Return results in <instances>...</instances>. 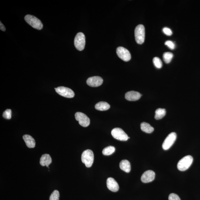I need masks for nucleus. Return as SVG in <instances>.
Listing matches in <instances>:
<instances>
[{
    "instance_id": "1",
    "label": "nucleus",
    "mask_w": 200,
    "mask_h": 200,
    "mask_svg": "<svg viewBox=\"0 0 200 200\" xmlns=\"http://www.w3.org/2000/svg\"><path fill=\"white\" fill-rule=\"evenodd\" d=\"M193 158L191 155H187L180 160L177 164V168L180 171H186L192 164Z\"/></svg>"
},
{
    "instance_id": "2",
    "label": "nucleus",
    "mask_w": 200,
    "mask_h": 200,
    "mask_svg": "<svg viewBox=\"0 0 200 200\" xmlns=\"http://www.w3.org/2000/svg\"><path fill=\"white\" fill-rule=\"evenodd\" d=\"M94 154L92 150H87L82 154L81 160L87 168H90L92 165L94 161Z\"/></svg>"
},
{
    "instance_id": "3",
    "label": "nucleus",
    "mask_w": 200,
    "mask_h": 200,
    "mask_svg": "<svg viewBox=\"0 0 200 200\" xmlns=\"http://www.w3.org/2000/svg\"><path fill=\"white\" fill-rule=\"evenodd\" d=\"M24 20L27 23L34 28L40 30L43 28V24L37 17L33 16L28 15L24 17Z\"/></svg>"
},
{
    "instance_id": "4",
    "label": "nucleus",
    "mask_w": 200,
    "mask_h": 200,
    "mask_svg": "<svg viewBox=\"0 0 200 200\" xmlns=\"http://www.w3.org/2000/svg\"><path fill=\"white\" fill-rule=\"evenodd\" d=\"M135 36L136 41L138 44L144 43L145 39V29L143 24H139L135 30Z\"/></svg>"
},
{
    "instance_id": "5",
    "label": "nucleus",
    "mask_w": 200,
    "mask_h": 200,
    "mask_svg": "<svg viewBox=\"0 0 200 200\" xmlns=\"http://www.w3.org/2000/svg\"><path fill=\"white\" fill-rule=\"evenodd\" d=\"M75 48L79 51L83 50L85 45V37L83 33H77L74 39Z\"/></svg>"
},
{
    "instance_id": "6",
    "label": "nucleus",
    "mask_w": 200,
    "mask_h": 200,
    "mask_svg": "<svg viewBox=\"0 0 200 200\" xmlns=\"http://www.w3.org/2000/svg\"><path fill=\"white\" fill-rule=\"evenodd\" d=\"M111 134L114 138L120 141H127L129 137L120 128H117L112 129Z\"/></svg>"
},
{
    "instance_id": "7",
    "label": "nucleus",
    "mask_w": 200,
    "mask_h": 200,
    "mask_svg": "<svg viewBox=\"0 0 200 200\" xmlns=\"http://www.w3.org/2000/svg\"><path fill=\"white\" fill-rule=\"evenodd\" d=\"M177 135L175 132H172L165 139L162 144V148L164 150H167L171 148L176 139Z\"/></svg>"
},
{
    "instance_id": "8",
    "label": "nucleus",
    "mask_w": 200,
    "mask_h": 200,
    "mask_svg": "<svg viewBox=\"0 0 200 200\" xmlns=\"http://www.w3.org/2000/svg\"><path fill=\"white\" fill-rule=\"evenodd\" d=\"M75 117L79 122V124L83 127H87L90 124V119L85 114L80 112H76L75 114Z\"/></svg>"
},
{
    "instance_id": "9",
    "label": "nucleus",
    "mask_w": 200,
    "mask_h": 200,
    "mask_svg": "<svg viewBox=\"0 0 200 200\" xmlns=\"http://www.w3.org/2000/svg\"><path fill=\"white\" fill-rule=\"evenodd\" d=\"M117 53L118 57L125 62H128L131 59L130 53L127 49L124 47H118L117 49Z\"/></svg>"
},
{
    "instance_id": "10",
    "label": "nucleus",
    "mask_w": 200,
    "mask_h": 200,
    "mask_svg": "<svg viewBox=\"0 0 200 200\" xmlns=\"http://www.w3.org/2000/svg\"><path fill=\"white\" fill-rule=\"evenodd\" d=\"M56 92L63 97L67 98L74 97L75 93L71 89L68 87H61L55 88Z\"/></svg>"
},
{
    "instance_id": "11",
    "label": "nucleus",
    "mask_w": 200,
    "mask_h": 200,
    "mask_svg": "<svg viewBox=\"0 0 200 200\" xmlns=\"http://www.w3.org/2000/svg\"><path fill=\"white\" fill-rule=\"evenodd\" d=\"M155 172L151 170H148L145 171L142 175L141 180L143 183H149L153 181L155 179Z\"/></svg>"
},
{
    "instance_id": "12",
    "label": "nucleus",
    "mask_w": 200,
    "mask_h": 200,
    "mask_svg": "<svg viewBox=\"0 0 200 200\" xmlns=\"http://www.w3.org/2000/svg\"><path fill=\"white\" fill-rule=\"evenodd\" d=\"M103 80L101 77L95 76L90 77L87 79V85L92 87H99L103 83Z\"/></svg>"
},
{
    "instance_id": "13",
    "label": "nucleus",
    "mask_w": 200,
    "mask_h": 200,
    "mask_svg": "<svg viewBox=\"0 0 200 200\" xmlns=\"http://www.w3.org/2000/svg\"><path fill=\"white\" fill-rule=\"evenodd\" d=\"M106 184L108 188L112 192H117L119 191L118 184L113 178H108L107 180Z\"/></svg>"
},
{
    "instance_id": "14",
    "label": "nucleus",
    "mask_w": 200,
    "mask_h": 200,
    "mask_svg": "<svg viewBox=\"0 0 200 200\" xmlns=\"http://www.w3.org/2000/svg\"><path fill=\"white\" fill-rule=\"evenodd\" d=\"M141 96V94L139 92L134 91H131L126 93L125 98L128 101H134L139 99Z\"/></svg>"
},
{
    "instance_id": "15",
    "label": "nucleus",
    "mask_w": 200,
    "mask_h": 200,
    "mask_svg": "<svg viewBox=\"0 0 200 200\" xmlns=\"http://www.w3.org/2000/svg\"><path fill=\"white\" fill-rule=\"evenodd\" d=\"M52 159L50 155L48 154H44L42 155L40 159V164L43 166H46L49 168V166L51 164Z\"/></svg>"
},
{
    "instance_id": "16",
    "label": "nucleus",
    "mask_w": 200,
    "mask_h": 200,
    "mask_svg": "<svg viewBox=\"0 0 200 200\" xmlns=\"http://www.w3.org/2000/svg\"><path fill=\"white\" fill-rule=\"evenodd\" d=\"M23 138L28 148H32L35 146V141L32 136L28 135H24Z\"/></svg>"
},
{
    "instance_id": "17",
    "label": "nucleus",
    "mask_w": 200,
    "mask_h": 200,
    "mask_svg": "<svg viewBox=\"0 0 200 200\" xmlns=\"http://www.w3.org/2000/svg\"><path fill=\"white\" fill-rule=\"evenodd\" d=\"M120 169L126 173L131 171V166L130 163L127 160H123L121 161L119 164Z\"/></svg>"
},
{
    "instance_id": "18",
    "label": "nucleus",
    "mask_w": 200,
    "mask_h": 200,
    "mask_svg": "<svg viewBox=\"0 0 200 200\" xmlns=\"http://www.w3.org/2000/svg\"><path fill=\"white\" fill-rule=\"evenodd\" d=\"M110 106L108 103L105 102H100L95 105V108L96 110L100 111H105L109 109Z\"/></svg>"
},
{
    "instance_id": "19",
    "label": "nucleus",
    "mask_w": 200,
    "mask_h": 200,
    "mask_svg": "<svg viewBox=\"0 0 200 200\" xmlns=\"http://www.w3.org/2000/svg\"><path fill=\"white\" fill-rule=\"evenodd\" d=\"M141 130L144 132L148 133H152L154 131V128H153L150 124L144 122L141 124Z\"/></svg>"
},
{
    "instance_id": "20",
    "label": "nucleus",
    "mask_w": 200,
    "mask_h": 200,
    "mask_svg": "<svg viewBox=\"0 0 200 200\" xmlns=\"http://www.w3.org/2000/svg\"><path fill=\"white\" fill-rule=\"evenodd\" d=\"M166 114V110L165 109L158 108L155 111V118L157 120L162 119Z\"/></svg>"
},
{
    "instance_id": "21",
    "label": "nucleus",
    "mask_w": 200,
    "mask_h": 200,
    "mask_svg": "<svg viewBox=\"0 0 200 200\" xmlns=\"http://www.w3.org/2000/svg\"><path fill=\"white\" fill-rule=\"evenodd\" d=\"M173 57V54L170 52H165L163 55V59L166 64H169L171 62Z\"/></svg>"
},
{
    "instance_id": "22",
    "label": "nucleus",
    "mask_w": 200,
    "mask_h": 200,
    "mask_svg": "<svg viewBox=\"0 0 200 200\" xmlns=\"http://www.w3.org/2000/svg\"><path fill=\"white\" fill-rule=\"evenodd\" d=\"M115 148L113 146H109L103 149L102 154L103 155L108 156L112 155L115 152Z\"/></svg>"
},
{
    "instance_id": "23",
    "label": "nucleus",
    "mask_w": 200,
    "mask_h": 200,
    "mask_svg": "<svg viewBox=\"0 0 200 200\" xmlns=\"http://www.w3.org/2000/svg\"><path fill=\"white\" fill-rule=\"evenodd\" d=\"M154 65L157 69H160L162 67L163 64L162 61L158 57H156L154 58L153 60Z\"/></svg>"
},
{
    "instance_id": "24",
    "label": "nucleus",
    "mask_w": 200,
    "mask_h": 200,
    "mask_svg": "<svg viewBox=\"0 0 200 200\" xmlns=\"http://www.w3.org/2000/svg\"><path fill=\"white\" fill-rule=\"evenodd\" d=\"M60 196L59 193L58 191L55 190L51 194L50 200H59Z\"/></svg>"
},
{
    "instance_id": "25",
    "label": "nucleus",
    "mask_w": 200,
    "mask_h": 200,
    "mask_svg": "<svg viewBox=\"0 0 200 200\" xmlns=\"http://www.w3.org/2000/svg\"><path fill=\"white\" fill-rule=\"evenodd\" d=\"M11 110L10 109H7L3 112V117L5 119H10L11 118Z\"/></svg>"
},
{
    "instance_id": "26",
    "label": "nucleus",
    "mask_w": 200,
    "mask_h": 200,
    "mask_svg": "<svg viewBox=\"0 0 200 200\" xmlns=\"http://www.w3.org/2000/svg\"><path fill=\"white\" fill-rule=\"evenodd\" d=\"M165 45L171 50H174L175 48V45L174 43L171 41H167L165 43Z\"/></svg>"
},
{
    "instance_id": "27",
    "label": "nucleus",
    "mask_w": 200,
    "mask_h": 200,
    "mask_svg": "<svg viewBox=\"0 0 200 200\" xmlns=\"http://www.w3.org/2000/svg\"><path fill=\"white\" fill-rule=\"evenodd\" d=\"M163 32L167 36H170L172 34V31L171 30L167 27H165L162 30Z\"/></svg>"
},
{
    "instance_id": "28",
    "label": "nucleus",
    "mask_w": 200,
    "mask_h": 200,
    "mask_svg": "<svg viewBox=\"0 0 200 200\" xmlns=\"http://www.w3.org/2000/svg\"><path fill=\"white\" fill-rule=\"evenodd\" d=\"M169 200H180V199L177 194L172 193L169 195Z\"/></svg>"
},
{
    "instance_id": "29",
    "label": "nucleus",
    "mask_w": 200,
    "mask_h": 200,
    "mask_svg": "<svg viewBox=\"0 0 200 200\" xmlns=\"http://www.w3.org/2000/svg\"><path fill=\"white\" fill-rule=\"evenodd\" d=\"M0 29H1V31H6V28H5V26L1 22L0 23Z\"/></svg>"
}]
</instances>
